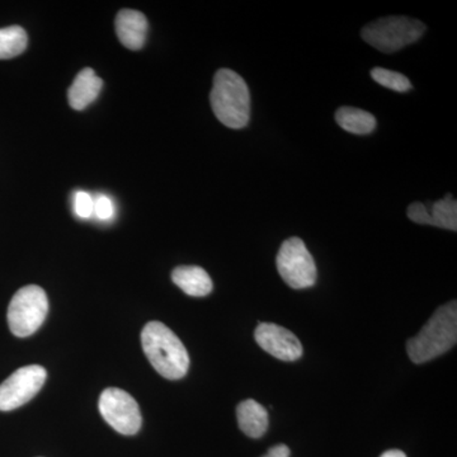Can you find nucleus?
<instances>
[{
  "label": "nucleus",
  "mask_w": 457,
  "mask_h": 457,
  "mask_svg": "<svg viewBox=\"0 0 457 457\" xmlns=\"http://www.w3.org/2000/svg\"><path fill=\"white\" fill-rule=\"evenodd\" d=\"M144 353L158 374L179 380L189 368L188 352L179 337L161 321H150L141 332Z\"/></svg>",
  "instance_id": "f257e3e1"
},
{
  "label": "nucleus",
  "mask_w": 457,
  "mask_h": 457,
  "mask_svg": "<svg viewBox=\"0 0 457 457\" xmlns=\"http://www.w3.org/2000/svg\"><path fill=\"white\" fill-rule=\"evenodd\" d=\"M210 102L216 119L228 129L245 128L251 119V93L245 80L230 69L213 77Z\"/></svg>",
  "instance_id": "f03ea898"
},
{
  "label": "nucleus",
  "mask_w": 457,
  "mask_h": 457,
  "mask_svg": "<svg viewBox=\"0 0 457 457\" xmlns=\"http://www.w3.org/2000/svg\"><path fill=\"white\" fill-rule=\"evenodd\" d=\"M457 341V303L455 300L436 311L428 323L414 338L409 339L407 352L414 363H426L450 351Z\"/></svg>",
  "instance_id": "7ed1b4c3"
},
{
  "label": "nucleus",
  "mask_w": 457,
  "mask_h": 457,
  "mask_svg": "<svg viewBox=\"0 0 457 457\" xmlns=\"http://www.w3.org/2000/svg\"><path fill=\"white\" fill-rule=\"evenodd\" d=\"M425 31V23L414 18L389 16L363 27L361 36L374 49L392 54L420 40Z\"/></svg>",
  "instance_id": "20e7f679"
},
{
  "label": "nucleus",
  "mask_w": 457,
  "mask_h": 457,
  "mask_svg": "<svg viewBox=\"0 0 457 457\" xmlns=\"http://www.w3.org/2000/svg\"><path fill=\"white\" fill-rule=\"evenodd\" d=\"M49 312V300L44 288L29 285L20 288L8 308V326L20 338L32 336L40 329Z\"/></svg>",
  "instance_id": "39448f33"
},
{
  "label": "nucleus",
  "mask_w": 457,
  "mask_h": 457,
  "mask_svg": "<svg viewBox=\"0 0 457 457\" xmlns=\"http://www.w3.org/2000/svg\"><path fill=\"white\" fill-rule=\"evenodd\" d=\"M276 262L279 276L295 290L312 287L317 282L318 273L314 258L300 237L285 240L279 248Z\"/></svg>",
  "instance_id": "423d86ee"
},
{
  "label": "nucleus",
  "mask_w": 457,
  "mask_h": 457,
  "mask_svg": "<svg viewBox=\"0 0 457 457\" xmlns=\"http://www.w3.org/2000/svg\"><path fill=\"white\" fill-rule=\"evenodd\" d=\"M99 411L114 431L125 436L137 435L140 431L143 417L139 404L125 390L110 387L101 394Z\"/></svg>",
  "instance_id": "0eeeda50"
},
{
  "label": "nucleus",
  "mask_w": 457,
  "mask_h": 457,
  "mask_svg": "<svg viewBox=\"0 0 457 457\" xmlns=\"http://www.w3.org/2000/svg\"><path fill=\"white\" fill-rule=\"evenodd\" d=\"M46 376V370L40 365L18 369L0 384V411H14L35 398L44 386Z\"/></svg>",
  "instance_id": "6e6552de"
},
{
  "label": "nucleus",
  "mask_w": 457,
  "mask_h": 457,
  "mask_svg": "<svg viewBox=\"0 0 457 457\" xmlns=\"http://www.w3.org/2000/svg\"><path fill=\"white\" fill-rule=\"evenodd\" d=\"M258 345L276 359L293 362L303 356V345L296 336L278 324L261 323L254 332Z\"/></svg>",
  "instance_id": "1a4fd4ad"
},
{
  "label": "nucleus",
  "mask_w": 457,
  "mask_h": 457,
  "mask_svg": "<svg viewBox=\"0 0 457 457\" xmlns=\"http://www.w3.org/2000/svg\"><path fill=\"white\" fill-rule=\"evenodd\" d=\"M116 32L123 46L130 50H140L146 40V17L141 12L122 9L117 14Z\"/></svg>",
  "instance_id": "9d476101"
},
{
  "label": "nucleus",
  "mask_w": 457,
  "mask_h": 457,
  "mask_svg": "<svg viewBox=\"0 0 457 457\" xmlns=\"http://www.w3.org/2000/svg\"><path fill=\"white\" fill-rule=\"evenodd\" d=\"M104 82L93 69L86 68L75 78L68 92L69 104L75 111H83L97 99Z\"/></svg>",
  "instance_id": "9b49d317"
},
{
  "label": "nucleus",
  "mask_w": 457,
  "mask_h": 457,
  "mask_svg": "<svg viewBox=\"0 0 457 457\" xmlns=\"http://www.w3.org/2000/svg\"><path fill=\"white\" fill-rule=\"evenodd\" d=\"M171 279L183 293L189 296L203 297L212 291L209 273L197 266H180L171 273Z\"/></svg>",
  "instance_id": "f8f14e48"
},
{
  "label": "nucleus",
  "mask_w": 457,
  "mask_h": 457,
  "mask_svg": "<svg viewBox=\"0 0 457 457\" xmlns=\"http://www.w3.org/2000/svg\"><path fill=\"white\" fill-rule=\"evenodd\" d=\"M237 423L248 437L260 438L269 429V413L253 399L245 400L237 408Z\"/></svg>",
  "instance_id": "ddd939ff"
},
{
  "label": "nucleus",
  "mask_w": 457,
  "mask_h": 457,
  "mask_svg": "<svg viewBox=\"0 0 457 457\" xmlns=\"http://www.w3.org/2000/svg\"><path fill=\"white\" fill-rule=\"evenodd\" d=\"M336 121L343 130L354 135H369L376 128L374 114L354 107L339 108L336 112Z\"/></svg>",
  "instance_id": "4468645a"
},
{
  "label": "nucleus",
  "mask_w": 457,
  "mask_h": 457,
  "mask_svg": "<svg viewBox=\"0 0 457 457\" xmlns=\"http://www.w3.org/2000/svg\"><path fill=\"white\" fill-rule=\"evenodd\" d=\"M433 227L457 230V203L453 195H447L436 203L426 204Z\"/></svg>",
  "instance_id": "2eb2a0df"
},
{
  "label": "nucleus",
  "mask_w": 457,
  "mask_h": 457,
  "mask_svg": "<svg viewBox=\"0 0 457 457\" xmlns=\"http://www.w3.org/2000/svg\"><path fill=\"white\" fill-rule=\"evenodd\" d=\"M29 37L21 26L0 29V60L12 59L26 50Z\"/></svg>",
  "instance_id": "dca6fc26"
},
{
  "label": "nucleus",
  "mask_w": 457,
  "mask_h": 457,
  "mask_svg": "<svg viewBox=\"0 0 457 457\" xmlns=\"http://www.w3.org/2000/svg\"><path fill=\"white\" fill-rule=\"evenodd\" d=\"M372 79L385 88L395 90V92H408L411 89V84L404 74L387 71L384 68H374L371 71Z\"/></svg>",
  "instance_id": "f3484780"
},
{
  "label": "nucleus",
  "mask_w": 457,
  "mask_h": 457,
  "mask_svg": "<svg viewBox=\"0 0 457 457\" xmlns=\"http://www.w3.org/2000/svg\"><path fill=\"white\" fill-rule=\"evenodd\" d=\"M116 215V206L107 195L97 194L93 196V216L99 221L112 220Z\"/></svg>",
  "instance_id": "a211bd4d"
},
{
  "label": "nucleus",
  "mask_w": 457,
  "mask_h": 457,
  "mask_svg": "<svg viewBox=\"0 0 457 457\" xmlns=\"http://www.w3.org/2000/svg\"><path fill=\"white\" fill-rule=\"evenodd\" d=\"M73 210L75 215L83 220L93 218V196L86 191H77L74 195Z\"/></svg>",
  "instance_id": "6ab92c4d"
},
{
  "label": "nucleus",
  "mask_w": 457,
  "mask_h": 457,
  "mask_svg": "<svg viewBox=\"0 0 457 457\" xmlns=\"http://www.w3.org/2000/svg\"><path fill=\"white\" fill-rule=\"evenodd\" d=\"M408 218L411 219V221L417 222V224L431 225V220H429V215L428 212H427L426 204L422 203L409 204Z\"/></svg>",
  "instance_id": "aec40b11"
},
{
  "label": "nucleus",
  "mask_w": 457,
  "mask_h": 457,
  "mask_svg": "<svg viewBox=\"0 0 457 457\" xmlns=\"http://www.w3.org/2000/svg\"><path fill=\"white\" fill-rule=\"evenodd\" d=\"M262 457H290V449L286 445H278V446H273L266 455Z\"/></svg>",
  "instance_id": "412c9836"
},
{
  "label": "nucleus",
  "mask_w": 457,
  "mask_h": 457,
  "mask_svg": "<svg viewBox=\"0 0 457 457\" xmlns=\"http://www.w3.org/2000/svg\"><path fill=\"white\" fill-rule=\"evenodd\" d=\"M380 457H407L403 451L400 450H389L384 453Z\"/></svg>",
  "instance_id": "4be33fe9"
}]
</instances>
